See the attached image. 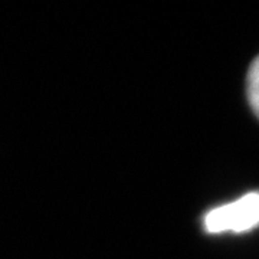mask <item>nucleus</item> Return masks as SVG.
Returning a JSON list of instances; mask_svg holds the SVG:
<instances>
[{"mask_svg": "<svg viewBox=\"0 0 259 259\" xmlns=\"http://www.w3.org/2000/svg\"><path fill=\"white\" fill-rule=\"evenodd\" d=\"M259 225V193L245 194L238 200L212 209L204 216V228L209 233L246 232Z\"/></svg>", "mask_w": 259, "mask_h": 259, "instance_id": "1", "label": "nucleus"}, {"mask_svg": "<svg viewBox=\"0 0 259 259\" xmlns=\"http://www.w3.org/2000/svg\"><path fill=\"white\" fill-rule=\"evenodd\" d=\"M246 95L252 111L259 118V55L250 64L246 76Z\"/></svg>", "mask_w": 259, "mask_h": 259, "instance_id": "2", "label": "nucleus"}]
</instances>
